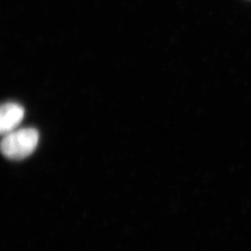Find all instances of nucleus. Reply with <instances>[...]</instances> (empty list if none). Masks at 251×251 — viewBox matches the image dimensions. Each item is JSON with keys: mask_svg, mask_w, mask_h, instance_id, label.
Wrapping results in <instances>:
<instances>
[{"mask_svg": "<svg viewBox=\"0 0 251 251\" xmlns=\"http://www.w3.org/2000/svg\"><path fill=\"white\" fill-rule=\"evenodd\" d=\"M25 117V109L18 103L9 102L0 109V132L3 136L14 131Z\"/></svg>", "mask_w": 251, "mask_h": 251, "instance_id": "2", "label": "nucleus"}, {"mask_svg": "<svg viewBox=\"0 0 251 251\" xmlns=\"http://www.w3.org/2000/svg\"><path fill=\"white\" fill-rule=\"evenodd\" d=\"M38 141L39 134L36 129L32 127L22 128L4 136L1 150L7 158L22 160L34 152Z\"/></svg>", "mask_w": 251, "mask_h": 251, "instance_id": "1", "label": "nucleus"}]
</instances>
